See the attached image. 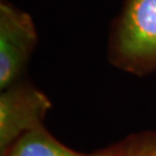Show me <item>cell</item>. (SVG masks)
Returning a JSON list of instances; mask_svg holds the SVG:
<instances>
[{"label":"cell","instance_id":"2","mask_svg":"<svg viewBox=\"0 0 156 156\" xmlns=\"http://www.w3.org/2000/svg\"><path fill=\"white\" fill-rule=\"evenodd\" d=\"M37 42V34L29 14L8 2L0 5V88L17 82Z\"/></svg>","mask_w":156,"mask_h":156},{"label":"cell","instance_id":"5","mask_svg":"<svg viewBox=\"0 0 156 156\" xmlns=\"http://www.w3.org/2000/svg\"><path fill=\"white\" fill-rule=\"evenodd\" d=\"M119 147V156H156V133L135 136Z\"/></svg>","mask_w":156,"mask_h":156},{"label":"cell","instance_id":"1","mask_svg":"<svg viewBox=\"0 0 156 156\" xmlns=\"http://www.w3.org/2000/svg\"><path fill=\"white\" fill-rule=\"evenodd\" d=\"M111 62L125 72L156 71V0H127L110 50Z\"/></svg>","mask_w":156,"mask_h":156},{"label":"cell","instance_id":"4","mask_svg":"<svg viewBox=\"0 0 156 156\" xmlns=\"http://www.w3.org/2000/svg\"><path fill=\"white\" fill-rule=\"evenodd\" d=\"M119 145L94 154L79 153L62 145L43 125L29 131L2 153V156H119Z\"/></svg>","mask_w":156,"mask_h":156},{"label":"cell","instance_id":"3","mask_svg":"<svg viewBox=\"0 0 156 156\" xmlns=\"http://www.w3.org/2000/svg\"><path fill=\"white\" fill-rule=\"evenodd\" d=\"M52 108L49 97L37 88L14 84L0 95V151L5 153L16 140L43 125Z\"/></svg>","mask_w":156,"mask_h":156}]
</instances>
